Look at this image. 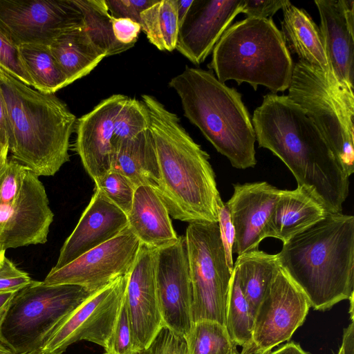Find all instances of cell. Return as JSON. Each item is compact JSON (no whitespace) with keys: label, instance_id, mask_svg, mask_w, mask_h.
Masks as SVG:
<instances>
[{"label":"cell","instance_id":"obj_1","mask_svg":"<svg viewBox=\"0 0 354 354\" xmlns=\"http://www.w3.org/2000/svg\"><path fill=\"white\" fill-rule=\"evenodd\" d=\"M259 147L290 169L301 187L327 213H341L349 192L342 170L319 130L288 95L268 94L253 113Z\"/></svg>","mask_w":354,"mask_h":354},{"label":"cell","instance_id":"obj_2","mask_svg":"<svg viewBox=\"0 0 354 354\" xmlns=\"http://www.w3.org/2000/svg\"><path fill=\"white\" fill-rule=\"evenodd\" d=\"M149 112L160 171L157 191L174 218L218 223L221 200L209 154L195 142L178 115L152 95H142Z\"/></svg>","mask_w":354,"mask_h":354},{"label":"cell","instance_id":"obj_3","mask_svg":"<svg viewBox=\"0 0 354 354\" xmlns=\"http://www.w3.org/2000/svg\"><path fill=\"white\" fill-rule=\"evenodd\" d=\"M277 257L315 310L349 299L354 288V216L327 213L283 243Z\"/></svg>","mask_w":354,"mask_h":354},{"label":"cell","instance_id":"obj_4","mask_svg":"<svg viewBox=\"0 0 354 354\" xmlns=\"http://www.w3.org/2000/svg\"><path fill=\"white\" fill-rule=\"evenodd\" d=\"M12 157L38 176L55 175L69 160L76 117L55 94L32 88L0 67Z\"/></svg>","mask_w":354,"mask_h":354},{"label":"cell","instance_id":"obj_5","mask_svg":"<svg viewBox=\"0 0 354 354\" xmlns=\"http://www.w3.org/2000/svg\"><path fill=\"white\" fill-rule=\"evenodd\" d=\"M169 86L180 97L185 116L234 167L256 165L255 132L236 89L221 82L211 71L189 66Z\"/></svg>","mask_w":354,"mask_h":354},{"label":"cell","instance_id":"obj_6","mask_svg":"<svg viewBox=\"0 0 354 354\" xmlns=\"http://www.w3.org/2000/svg\"><path fill=\"white\" fill-rule=\"evenodd\" d=\"M208 68L222 83L246 82L272 93L290 86L294 63L272 19L248 18L231 25L212 50Z\"/></svg>","mask_w":354,"mask_h":354},{"label":"cell","instance_id":"obj_7","mask_svg":"<svg viewBox=\"0 0 354 354\" xmlns=\"http://www.w3.org/2000/svg\"><path fill=\"white\" fill-rule=\"evenodd\" d=\"M94 292L78 285L32 280L10 301L0 330L1 344L16 354L41 353L62 323Z\"/></svg>","mask_w":354,"mask_h":354},{"label":"cell","instance_id":"obj_8","mask_svg":"<svg viewBox=\"0 0 354 354\" xmlns=\"http://www.w3.org/2000/svg\"><path fill=\"white\" fill-rule=\"evenodd\" d=\"M288 90V97L315 125L349 177L354 171L353 91L299 60L294 64Z\"/></svg>","mask_w":354,"mask_h":354},{"label":"cell","instance_id":"obj_9","mask_svg":"<svg viewBox=\"0 0 354 354\" xmlns=\"http://www.w3.org/2000/svg\"><path fill=\"white\" fill-rule=\"evenodd\" d=\"M192 286L193 323L210 320L225 326L232 271L227 264L218 223H189L185 235Z\"/></svg>","mask_w":354,"mask_h":354},{"label":"cell","instance_id":"obj_10","mask_svg":"<svg viewBox=\"0 0 354 354\" xmlns=\"http://www.w3.org/2000/svg\"><path fill=\"white\" fill-rule=\"evenodd\" d=\"M310 307L304 294L279 266L256 311L251 341L239 354H266L288 341Z\"/></svg>","mask_w":354,"mask_h":354},{"label":"cell","instance_id":"obj_11","mask_svg":"<svg viewBox=\"0 0 354 354\" xmlns=\"http://www.w3.org/2000/svg\"><path fill=\"white\" fill-rule=\"evenodd\" d=\"M82 26V13L72 0H0V29L17 47L50 46Z\"/></svg>","mask_w":354,"mask_h":354},{"label":"cell","instance_id":"obj_12","mask_svg":"<svg viewBox=\"0 0 354 354\" xmlns=\"http://www.w3.org/2000/svg\"><path fill=\"white\" fill-rule=\"evenodd\" d=\"M127 276L118 277L83 301L53 333L41 353L62 354L81 340L104 348L122 304Z\"/></svg>","mask_w":354,"mask_h":354},{"label":"cell","instance_id":"obj_13","mask_svg":"<svg viewBox=\"0 0 354 354\" xmlns=\"http://www.w3.org/2000/svg\"><path fill=\"white\" fill-rule=\"evenodd\" d=\"M141 243L127 227L112 239L87 251L59 269H51L46 277L48 285L73 284L96 292L133 266Z\"/></svg>","mask_w":354,"mask_h":354},{"label":"cell","instance_id":"obj_14","mask_svg":"<svg viewBox=\"0 0 354 354\" xmlns=\"http://www.w3.org/2000/svg\"><path fill=\"white\" fill-rule=\"evenodd\" d=\"M155 280L164 326L186 338L193 324V292L185 236L156 249Z\"/></svg>","mask_w":354,"mask_h":354},{"label":"cell","instance_id":"obj_15","mask_svg":"<svg viewBox=\"0 0 354 354\" xmlns=\"http://www.w3.org/2000/svg\"><path fill=\"white\" fill-rule=\"evenodd\" d=\"M53 216L43 183L27 168L14 203L0 206V244L7 250L46 243Z\"/></svg>","mask_w":354,"mask_h":354},{"label":"cell","instance_id":"obj_16","mask_svg":"<svg viewBox=\"0 0 354 354\" xmlns=\"http://www.w3.org/2000/svg\"><path fill=\"white\" fill-rule=\"evenodd\" d=\"M155 248L141 243L124 295L137 351L148 346L164 326L155 280Z\"/></svg>","mask_w":354,"mask_h":354},{"label":"cell","instance_id":"obj_17","mask_svg":"<svg viewBox=\"0 0 354 354\" xmlns=\"http://www.w3.org/2000/svg\"><path fill=\"white\" fill-rule=\"evenodd\" d=\"M242 6L243 0H193L179 26L176 50L195 65L203 63Z\"/></svg>","mask_w":354,"mask_h":354},{"label":"cell","instance_id":"obj_18","mask_svg":"<svg viewBox=\"0 0 354 354\" xmlns=\"http://www.w3.org/2000/svg\"><path fill=\"white\" fill-rule=\"evenodd\" d=\"M282 190L266 181L234 185V193L225 203L235 232L233 254L259 250Z\"/></svg>","mask_w":354,"mask_h":354},{"label":"cell","instance_id":"obj_19","mask_svg":"<svg viewBox=\"0 0 354 354\" xmlns=\"http://www.w3.org/2000/svg\"><path fill=\"white\" fill-rule=\"evenodd\" d=\"M127 98L112 95L76 121L75 149L94 181L111 169L114 122Z\"/></svg>","mask_w":354,"mask_h":354},{"label":"cell","instance_id":"obj_20","mask_svg":"<svg viewBox=\"0 0 354 354\" xmlns=\"http://www.w3.org/2000/svg\"><path fill=\"white\" fill-rule=\"evenodd\" d=\"M127 227V214L95 188L76 227L63 244L53 269L70 263L87 251L115 237Z\"/></svg>","mask_w":354,"mask_h":354},{"label":"cell","instance_id":"obj_21","mask_svg":"<svg viewBox=\"0 0 354 354\" xmlns=\"http://www.w3.org/2000/svg\"><path fill=\"white\" fill-rule=\"evenodd\" d=\"M325 50L340 84L353 91L354 1L315 0Z\"/></svg>","mask_w":354,"mask_h":354},{"label":"cell","instance_id":"obj_22","mask_svg":"<svg viewBox=\"0 0 354 354\" xmlns=\"http://www.w3.org/2000/svg\"><path fill=\"white\" fill-rule=\"evenodd\" d=\"M127 216L128 227L143 245L159 249L178 239L165 204L150 186L136 188L132 206Z\"/></svg>","mask_w":354,"mask_h":354},{"label":"cell","instance_id":"obj_23","mask_svg":"<svg viewBox=\"0 0 354 354\" xmlns=\"http://www.w3.org/2000/svg\"><path fill=\"white\" fill-rule=\"evenodd\" d=\"M282 10L281 32L290 54L297 55L299 61L321 70L339 84L330 67L319 27L305 10L296 7L288 0Z\"/></svg>","mask_w":354,"mask_h":354},{"label":"cell","instance_id":"obj_24","mask_svg":"<svg viewBox=\"0 0 354 354\" xmlns=\"http://www.w3.org/2000/svg\"><path fill=\"white\" fill-rule=\"evenodd\" d=\"M326 214L322 205L301 187L283 189L268 222L265 238L274 237L285 243Z\"/></svg>","mask_w":354,"mask_h":354},{"label":"cell","instance_id":"obj_25","mask_svg":"<svg viewBox=\"0 0 354 354\" xmlns=\"http://www.w3.org/2000/svg\"><path fill=\"white\" fill-rule=\"evenodd\" d=\"M111 169L127 177L135 186L148 185L156 192L160 171L154 141L149 129L112 145Z\"/></svg>","mask_w":354,"mask_h":354},{"label":"cell","instance_id":"obj_26","mask_svg":"<svg viewBox=\"0 0 354 354\" xmlns=\"http://www.w3.org/2000/svg\"><path fill=\"white\" fill-rule=\"evenodd\" d=\"M49 48L70 84L89 74L106 57L90 40L84 26L62 34Z\"/></svg>","mask_w":354,"mask_h":354},{"label":"cell","instance_id":"obj_27","mask_svg":"<svg viewBox=\"0 0 354 354\" xmlns=\"http://www.w3.org/2000/svg\"><path fill=\"white\" fill-rule=\"evenodd\" d=\"M277 254L261 250L244 253L234 263L241 290L254 315L279 268Z\"/></svg>","mask_w":354,"mask_h":354},{"label":"cell","instance_id":"obj_28","mask_svg":"<svg viewBox=\"0 0 354 354\" xmlns=\"http://www.w3.org/2000/svg\"><path fill=\"white\" fill-rule=\"evenodd\" d=\"M18 51L21 62L35 90L54 94L70 84L49 46L22 44L18 46Z\"/></svg>","mask_w":354,"mask_h":354},{"label":"cell","instance_id":"obj_29","mask_svg":"<svg viewBox=\"0 0 354 354\" xmlns=\"http://www.w3.org/2000/svg\"><path fill=\"white\" fill-rule=\"evenodd\" d=\"M82 13L84 28L93 44L106 57L124 52L131 46L119 42L113 30V17L105 0H72Z\"/></svg>","mask_w":354,"mask_h":354},{"label":"cell","instance_id":"obj_30","mask_svg":"<svg viewBox=\"0 0 354 354\" xmlns=\"http://www.w3.org/2000/svg\"><path fill=\"white\" fill-rule=\"evenodd\" d=\"M140 26L149 42L158 50H175L179 30L177 0H157L141 13Z\"/></svg>","mask_w":354,"mask_h":354},{"label":"cell","instance_id":"obj_31","mask_svg":"<svg viewBox=\"0 0 354 354\" xmlns=\"http://www.w3.org/2000/svg\"><path fill=\"white\" fill-rule=\"evenodd\" d=\"M254 315L240 286L238 272L234 267L230 287L225 327L237 346L244 347L251 341Z\"/></svg>","mask_w":354,"mask_h":354},{"label":"cell","instance_id":"obj_32","mask_svg":"<svg viewBox=\"0 0 354 354\" xmlns=\"http://www.w3.org/2000/svg\"><path fill=\"white\" fill-rule=\"evenodd\" d=\"M187 354H233L236 345L226 327L218 322L202 320L193 323L185 338Z\"/></svg>","mask_w":354,"mask_h":354},{"label":"cell","instance_id":"obj_33","mask_svg":"<svg viewBox=\"0 0 354 354\" xmlns=\"http://www.w3.org/2000/svg\"><path fill=\"white\" fill-rule=\"evenodd\" d=\"M149 125V112L144 102L128 97L115 119L112 145L136 136Z\"/></svg>","mask_w":354,"mask_h":354},{"label":"cell","instance_id":"obj_34","mask_svg":"<svg viewBox=\"0 0 354 354\" xmlns=\"http://www.w3.org/2000/svg\"><path fill=\"white\" fill-rule=\"evenodd\" d=\"M96 189L127 215L131 210L136 190L133 183L122 174L110 169L94 181Z\"/></svg>","mask_w":354,"mask_h":354},{"label":"cell","instance_id":"obj_35","mask_svg":"<svg viewBox=\"0 0 354 354\" xmlns=\"http://www.w3.org/2000/svg\"><path fill=\"white\" fill-rule=\"evenodd\" d=\"M104 349L103 354H133L137 351L124 299L114 328Z\"/></svg>","mask_w":354,"mask_h":354},{"label":"cell","instance_id":"obj_36","mask_svg":"<svg viewBox=\"0 0 354 354\" xmlns=\"http://www.w3.org/2000/svg\"><path fill=\"white\" fill-rule=\"evenodd\" d=\"M28 167L12 157L0 166V206L12 205L19 194Z\"/></svg>","mask_w":354,"mask_h":354},{"label":"cell","instance_id":"obj_37","mask_svg":"<svg viewBox=\"0 0 354 354\" xmlns=\"http://www.w3.org/2000/svg\"><path fill=\"white\" fill-rule=\"evenodd\" d=\"M133 354H187V341L163 326L148 346Z\"/></svg>","mask_w":354,"mask_h":354},{"label":"cell","instance_id":"obj_38","mask_svg":"<svg viewBox=\"0 0 354 354\" xmlns=\"http://www.w3.org/2000/svg\"><path fill=\"white\" fill-rule=\"evenodd\" d=\"M0 67L28 86L30 79L19 58L18 47L0 29Z\"/></svg>","mask_w":354,"mask_h":354},{"label":"cell","instance_id":"obj_39","mask_svg":"<svg viewBox=\"0 0 354 354\" xmlns=\"http://www.w3.org/2000/svg\"><path fill=\"white\" fill-rule=\"evenodd\" d=\"M157 0H105L106 7L114 19H129L140 24V15Z\"/></svg>","mask_w":354,"mask_h":354},{"label":"cell","instance_id":"obj_40","mask_svg":"<svg viewBox=\"0 0 354 354\" xmlns=\"http://www.w3.org/2000/svg\"><path fill=\"white\" fill-rule=\"evenodd\" d=\"M218 225L227 264L230 270L233 271L234 262L232 256L235 241V232L228 207L222 199L218 205Z\"/></svg>","mask_w":354,"mask_h":354},{"label":"cell","instance_id":"obj_41","mask_svg":"<svg viewBox=\"0 0 354 354\" xmlns=\"http://www.w3.org/2000/svg\"><path fill=\"white\" fill-rule=\"evenodd\" d=\"M32 280L28 273L18 269L6 257L0 265V293L17 292Z\"/></svg>","mask_w":354,"mask_h":354},{"label":"cell","instance_id":"obj_42","mask_svg":"<svg viewBox=\"0 0 354 354\" xmlns=\"http://www.w3.org/2000/svg\"><path fill=\"white\" fill-rule=\"evenodd\" d=\"M287 0H243L242 13L248 18L272 19Z\"/></svg>","mask_w":354,"mask_h":354},{"label":"cell","instance_id":"obj_43","mask_svg":"<svg viewBox=\"0 0 354 354\" xmlns=\"http://www.w3.org/2000/svg\"><path fill=\"white\" fill-rule=\"evenodd\" d=\"M113 30L115 39L121 44L135 45L141 31L140 24L129 19L113 18Z\"/></svg>","mask_w":354,"mask_h":354},{"label":"cell","instance_id":"obj_44","mask_svg":"<svg viewBox=\"0 0 354 354\" xmlns=\"http://www.w3.org/2000/svg\"><path fill=\"white\" fill-rule=\"evenodd\" d=\"M337 354H354V322L344 330L342 342Z\"/></svg>","mask_w":354,"mask_h":354},{"label":"cell","instance_id":"obj_45","mask_svg":"<svg viewBox=\"0 0 354 354\" xmlns=\"http://www.w3.org/2000/svg\"><path fill=\"white\" fill-rule=\"evenodd\" d=\"M8 120L6 104L0 91V141L8 145Z\"/></svg>","mask_w":354,"mask_h":354},{"label":"cell","instance_id":"obj_46","mask_svg":"<svg viewBox=\"0 0 354 354\" xmlns=\"http://www.w3.org/2000/svg\"><path fill=\"white\" fill-rule=\"evenodd\" d=\"M15 292H6L0 293V330L10 301ZM0 345L3 346L1 342V338Z\"/></svg>","mask_w":354,"mask_h":354},{"label":"cell","instance_id":"obj_47","mask_svg":"<svg viewBox=\"0 0 354 354\" xmlns=\"http://www.w3.org/2000/svg\"><path fill=\"white\" fill-rule=\"evenodd\" d=\"M266 354H309L301 348L299 344L295 342L287 343L277 350Z\"/></svg>","mask_w":354,"mask_h":354},{"label":"cell","instance_id":"obj_48","mask_svg":"<svg viewBox=\"0 0 354 354\" xmlns=\"http://www.w3.org/2000/svg\"><path fill=\"white\" fill-rule=\"evenodd\" d=\"M193 0H177V16L179 26L184 20Z\"/></svg>","mask_w":354,"mask_h":354},{"label":"cell","instance_id":"obj_49","mask_svg":"<svg viewBox=\"0 0 354 354\" xmlns=\"http://www.w3.org/2000/svg\"><path fill=\"white\" fill-rule=\"evenodd\" d=\"M8 151H9L8 145L3 144L0 141V166L8 158Z\"/></svg>","mask_w":354,"mask_h":354},{"label":"cell","instance_id":"obj_50","mask_svg":"<svg viewBox=\"0 0 354 354\" xmlns=\"http://www.w3.org/2000/svg\"><path fill=\"white\" fill-rule=\"evenodd\" d=\"M0 354H16V353H13L12 351H11L8 348H6L5 346L0 345ZM35 354H45V353H35Z\"/></svg>","mask_w":354,"mask_h":354},{"label":"cell","instance_id":"obj_51","mask_svg":"<svg viewBox=\"0 0 354 354\" xmlns=\"http://www.w3.org/2000/svg\"><path fill=\"white\" fill-rule=\"evenodd\" d=\"M6 249L0 244V265L2 263L4 257H6Z\"/></svg>","mask_w":354,"mask_h":354},{"label":"cell","instance_id":"obj_52","mask_svg":"<svg viewBox=\"0 0 354 354\" xmlns=\"http://www.w3.org/2000/svg\"><path fill=\"white\" fill-rule=\"evenodd\" d=\"M233 354H239V353H238V351H237V352H236V353H234Z\"/></svg>","mask_w":354,"mask_h":354}]
</instances>
